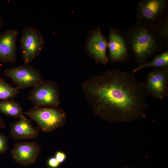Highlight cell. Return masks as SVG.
<instances>
[{"label":"cell","mask_w":168,"mask_h":168,"mask_svg":"<svg viewBox=\"0 0 168 168\" xmlns=\"http://www.w3.org/2000/svg\"><path fill=\"white\" fill-rule=\"evenodd\" d=\"M134 73L114 68L93 77L83 86L93 111L113 123L130 122L146 116L148 107L144 82Z\"/></svg>","instance_id":"obj_1"},{"label":"cell","mask_w":168,"mask_h":168,"mask_svg":"<svg viewBox=\"0 0 168 168\" xmlns=\"http://www.w3.org/2000/svg\"><path fill=\"white\" fill-rule=\"evenodd\" d=\"M154 25L136 21L126 32L125 35L129 50L138 66L147 62L150 57L164 48L154 35L153 30Z\"/></svg>","instance_id":"obj_2"},{"label":"cell","mask_w":168,"mask_h":168,"mask_svg":"<svg viewBox=\"0 0 168 168\" xmlns=\"http://www.w3.org/2000/svg\"><path fill=\"white\" fill-rule=\"evenodd\" d=\"M23 113L35 121L45 133L52 132L63 126L65 122V112L56 107H34Z\"/></svg>","instance_id":"obj_3"},{"label":"cell","mask_w":168,"mask_h":168,"mask_svg":"<svg viewBox=\"0 0 168 168\" xmlns=\"http://www.w3.org/2000/svg\"><path fill=\"white\" fill-rule=\"evenodd\" d=\"M20 42L22 59L26 64L31 63L40 54L45 43L41 32L31 26L24 28Z\"/></svg>","instance_id":"obj_4"},{"label":"cell","mask_w":168,"mask_h":168,"mask_svg":"<svg viewBox=\"0 0 168 168\" xmlns=\"http://www.w3.org/2000/svg\"><path fill=\"white\" fill-rule=\"evenodd\" d=\"M167 0H139L135 10L136 21L154 25L168 13Z\"/></svg>","instance_id":"obj_5"},{"label":"cell","mask_w":168,"mask_h":168,"mask_svg":"<svg viewBox=\"0 0 168 168\" xmlns=\"http://www.w3.org/2000/svg\"><path fill=\"white\" fill-rule=\"evenodd\" d=\"M3 74L11 78L18 89L34 87L43 81L40 72L29 64L24 63L17 67L6 68Z\"/></svg>","instance_id":"obj_6"},{"label":"cell","mask_w":168,"mask_h":168,"mask_svg":"<svg viewBox=\"0 0 168 168\" xmlns=\"http://www.w3.org/2000/svg\"><path fill=\"white\" fill-rule=\"evenodd\" d=\"M28 99L36 108L57 107L59 104L57 88L51 81H43L34 87L30 92Z\"/></svg>","instance_id":"obj_7"},{"label":"cell","mask_w":168,"mask_h":168,"mask_svg":"<svg viewBox=\"0 0 168 168\" xmlns=\"http://www.w3.org/2000/svg\"><path fill=\"white\" fill-rule=\"evenodd\" d=\"M147 96L162 100L168 96V68L153 69L144 82Z\"/></svg>","instance_id":"obj_8"},{"label":"cell","mask_w":168,"mask_h":168,"mask_svg":"<svg viewBox=\"0 0 168 168\" xmlns=\"http://www.w3.org/2000/svg\"><path fill=\"white\" fill-rule=\"evenodd\" d=\"M108 48L109 61L112 63L126 62L130 57L125 35L113 26L109 29Z\"/></svg>","instance_id":"obj_9"},{"label":"cell","mask_w":168,"mask_h":168,"mask_svg":"<svg viewBox=\"0 0 168 168\" xmlns=\"http://www.w3.org/2000/svg\"><path fill=\"white\" fill-rule=\"evenodd\" d=\"M107 39V37L102 34L99 27L91 31L88 37L85 49L97 63L106 65L109 61L106 54Z\"/></svg>","instance_id":"obj_10"},{"label":"cell","mask_w":168,"mask_h":168,"mask_svg":"<svg viewBox=\"0 0 168 168\" xmlns=\"http://www.w3.org/2000/svg\"><path fill=\"white\" fill-rule=\"evenodd\" d=\"M40 152L41 147L36 142H21L14 145L11 153L16 162L22 166H27L36 161Z\"/></svg>","instance_id":"obj_11"},{"label":"cell","mask_w":168,"mask_h":168,"mask_svg":"<svg viewBox=\"0 0 168 168\" xmlns=\"http://www.w3.org/2000/svg\"><path fill=\"white\" fill-rule=\"evenodd\" d=\"M18 35V31L14 29L0 33V62L11 63L15 62Z\"/></svg>","instance_id":"obj_12"},{"label":"cell","mask_w":168,"mask_h":168,"mask_svg":"<svg viewBox=\"0 0 168 168\" xmlns=\"http://www.w3.org/2000/svg\"><path fill=\"white\" fill-rule=\"evenodd\" d=\"M9 131L11 137L16 140L34 139L38 136L39 133L38 129L26 117L11 124Z\"/></svg>","instance_id":"obj_13"},{"label":"cell","mask_w":168,"mask_h":168,"mask_svg":"<svg viewBox=\"0 0 168 168\" xmlns=\"http://www.w3.org/2000/svg\"><path fill=\"white\" fill-rule=\"evenodd\" d=\"M154 35L164 47L168 48V13L155 24L153 28Z\"/></svg>","instance_id":"obj_14"},{"label":"cell","mask_w":168,"mask_h":168,"mask_svg":"<svg viewBox=\"0 0 168 168\" xmlns=\"http://www.w3.org/2000/svg\"><path fill=\"white\" fill-rule=\"evenodd\" d=\"M21 105L12 100L0 101V113L13 117L23 119L26 117Z\"/></svg>","instance_id":"obj_15"},{"label":"cell","mask_w":168,"mask_h":168,"mask_svg":"<svg viewBox=\"0 0 168 168\" xmlns=\"http://www.w3.org/2000/svg\"><path fill=\"white\" fill-rule=\"evenodd\" d=\"M146 68H151L152 69L168 68V49L156 55L152 61L147 62L142 65L138 66L133 70V73H134Z\"/></svg>","instance_id":"obj_16"},{"label":"cell","mask_w":168,"mask_h":168,"mask_svg":"<svg viewBox=\"0 0 168 168\" xmlns=\"http://www.w3.org/2000/svg\"><path fill=\"white\" fill-rule=\"evenodd\" d=\"M19 93V89L11 86L0 77V100H12Z\"/></svg>","instance_id":"obj_17"},{"label":"cell","mask_w":168,"mask_h":168,"mask_svg":"<svg viewBox=\"0 0 168 168\" xmlns=\"http://www.w3.org/2000/svg\"><path fill=\"white\" fill-rule=\"evenodd\" d=\"M8 148L7 137L5 135L0 133V154L6 152Z\"/></svg>","instance_id":"obj_18"},{"label":"cell","mask_w":168,"mask_h":168,"mask_svg":"<svg viewBox=\"0 0 168 168\" xmlns=\"http://www.w3.org/2000/svg\"><path fill=\"white\" fill-rule=\"evenodd\" d=\"M54 157L59 163L61 164L65 161L67 158V155L64 152L58 151L55 153Z\"/></svg>","instance_id":"obj_19"},{"label":"cell","mask_w":168,"mask_h":168,"mask_svg":"<svg viewBox=\"0 0 168 168\" xmlns=\"http://www.w3.org/2000/svg\"><path fill=\"white\" fill-rule=\"evenodd\" d=\"M47 164L50 168H58L60 164L54 157L49 158L47 160Z\"/></svg>","instance_id":"obj_20"},{"label":"cell","mask_w":168,"mask_h":168,"mask_svg":"<svg viewBox=\"0 0 168 168\" xmlns=\"http://www.w3.org/2000/svg\"><path fill=\"white\" fill-rule=\"evenodd\" d=\"M6 127L5 124L0 115V129L4 128Z\"/></svg>","instance_id":"obj_21"},{"label":"cell","mask_w":168,"mask_h":168,"mask_svg":"<svg viewBox=\"0 0 168 168\" xmlns=\"http://www.w3.org/2000/svg\"></svg>","instance_id":"obj_22"}]
</instances>
